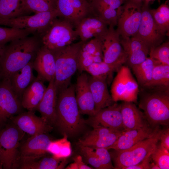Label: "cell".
Segmentation results:
<instances>
[{
	"label": "cell",
	"instance_id": "52",
	"mask_svg": "<svg viewBox=\"0 0 169 169\" xmlns=\"http://www.w3.org/2000/svg\"><path fill=\"white\" fill-rule=\"evenodd\" d=\"M86 0L87 1H88V2H89V3H91V2L93 1V0Z\"/></svg>",
	"mask_w": 169,
	"mask_h": 169
},
{
	"label": "cell",
	"instance_id": "20",
	"mask_svg": "<svg viewBox=\"0 0 169 169\" xmlns=\"http://www.w3.org/2000/svg\"><path fill=\"white\" fill-rule=\"evenodd\" d=\"M52 141L45 133L32 136L22 144L18 149V158H35L48 153L47 147Z\"/></svg>",
	"mask_w": 169,
	"mask_h": 169
},
{
	"label": "cell",
	"instance_id": "36",
	"mask_svg": "<svg viewBox=\"0 0 169 169\" xmlns=\"http://www.w3.org/2000/svg\"><path fill=\"white\" fill-rule=\"evenodd\" d=\"M91 4L96 16L105 22L109 26L111 25L114 27L116 25L117 10L99 3H92Z\"/></svg>",
	"mask_w": 169,
	"mask_h": 169
},
{
	"label": "cell",
	"instance_id": "21",
	"mask_svg": "<svg viewBox=\"0 0 169 169\" xmlns=\"http://www.w3.org/2000/svg\"><path fill=\"white\" fill-rule=\"evenodd\" d=\"M33 67L37 73V77L44 82L54 79L55 63L51 51L42 45L33 62Z\"/></svg>",
	"mask_w": 169,
	"mask_h": 169
},
{
	"label": "cell",
	"instance_id": "9",
	"mask_svg": "<svg viewBox=\"0 0 169 169\" xmlns=\"http://www.w3.org/2000/svg\"><path fill=\"white\" fill-rule=\"evenodd\" d=\"M57 18L40 37L42 45L50 50L71 44L78 37L76 30L69 23Z\"/></svg>",
	"mask_w": 169,
	"mask_h": 169
},
{
	"label": "cell",
	"instance_id": "32",
	"mask_svg": "<svg viewBox=\"0 0 169 169\" xmlns=\"http://www.w3.org/2000/svg\"><path fill=\"white\" fill-rule=\"evenodd\" d=\"M153 19L161 33L167 35L169 30V7L166 4H161L156 9H150Z\"/></svg>",
	"mask_w": 169,
	"mask_h": 169
},
{
	"label": "cell",
	"instance_id": "34",
	"mask_svg": "<svg viewBox=\"0 0 169 169\" xmlns=\"http://www.w3.org/2000/svg\"><path fill=\"white\" fill-rule=\"evenodd\" d=\"M169 88V65L159 64L154 67L151 81L146 89Z\"/></svg>",
	"mask_w": 169,
	"mask_h": 169
},
{
	"label": "cell",
	"instance_id": "17",
	"mask_svg": "<svg viewBox=\"0 0 169 169\" xmlns=\"http://www.w3.org/2000/svg\"><path fill=\"white\" fill-rule=\"evenodd\" d=\"M159 128L153 127L148 124L141 128L124 131L115 142L107 149L115 150L128 149L136 143L154 136L160 130Z\"/></svg>",
	"mask_w": 169,
	"mask_h": 169
},
{
	"label": "cell",
	"instance_id": "46",
	"mask_svg": "<svg viewBox=\"0 0 169 169\" xmlns=\"http://www.w3.org/2000/svg\"><path fill=\"white\" fill-rule=\"evenodd\" d=\"M124 0H93L91 2L102 4L117 10L123 3Z\"/></svg>",
	"mask_w": 169,
	"mask_h": 169
},
{
	"label": "cell",
	"instance_id": "13",
	"mask_svg": "<svg viewBox=\"0 0 169 169\" xmlns=\"http://www.w3.org/2000/svg\"><path fill=\"white\" fill-rule=\"evenodd\" d=\"M21 101L13 90L9 79L0 80V130L12 117L23 112Z\"/></svg>",
	"mask_w": 169,
	"mask_h": 169
},
{
	"label": "cell",
	"instance_id": "25",
	"mask_svg": "<svg viewBox=\"0 0 169 169\" xmlns=\"http://www.w3.org/2000/svg\"><path fill=\"white\" fill-rule=\"evenodd\" d=\"M54 79L49 82L44 95L36 110L40 113L50 125H54L56 117L57 93L54 83Z\"/></svg>",
	"mask_w": 169,
	"mask_h": 169
},
{
	"label": "cell",
	"instance_id": "12",
	"mask_svg": "<svg viewBox=\"0 0 169 169\" xmlns=\"http://www.w3.org/2000/svg\"><path fill=\"white\" fill-rule=\"evenodd\" d=\"M109 26L106 34L99 39L101 44L103 61L120 68L126 63L127 56L121 44L120 35L114 27Z\"/></svg>",
	"mask_w": 169,
	"mask_h": 169
},
{
	"label": "cell",
	"instance_id": "7",
	"mask_svg": "<svg viewBox=\"0 0 169 169\" xmlns=\"http://www.w3.org/2000/svg\"><path fill=\"white\" fill-rule=\"evenodd\" d=\"M58 17L57 10L23 15L8 18H0V25L19 29H26L39 37L49 28L54 20Z\"/></svg>",
	"mask_w": 169,
	"mask_h": 169
},
{
	"label": "cell",
	"instance_id": "45",
	"mask_svg": "<svg viewBox=\"0 0 169 169\" xmlns=\"http://www.w3.org/2000/svg\"><path fill=\"white\" fill-rule=\"evenodd\" d=\"M74 162L66 167L67 169H91L92 167L85 164L82 156L80 155L76 156L74 159Z\"/></svg>",
	"mask_w": 169,
	"mask_h": 169
},
{
	"label": "cell",
	"instance_id": "8",
	"mask_svg": "<svg viewBox=\"0 0 169 169\" xmlns=\"http://www.w3.org/2000/svg\"><path fill=\"white\" fill-rule=\"evenodd\" d=\"M117 9L116 31L122 38L135 36L138 30L142 14V0H124Z\"/></svg>",
	"mask_w": 169,
	"mask_h": 169
},
{
	"label": "cell",
	"instance_id": "6",
	"mask_svg": "<svg viewBox=\"0 0 169 169\" xmlns=\"http://www.w3.org/2000/svg\"><path fill=\"white\" fill-rule=\"evenodd\" d=\"M24 134L13 123L0 130V161L3 168H16L18 147Z\"/></svg>",
	"mask_w": 169,
	"mask_h": 169
},
{
	"label": "cell",
	"instance_id": "38",
	"mask_svg": "<svg viewBox=\"0 0 169 169\" xmlns=\"http://www.w3.org/2000/svg\"><path fill=\"white\" fill-rule=\"evenodd\" d=\"M120 69L102 61L93 63L86 69L85 71L93 77H107L108 75L114 71H118Z\"/></svg>",
	"mask_w": 169,
	"mask_h": 169
},
{
	"label": "cell",
	"instance_id": "1",
	"mask_svg": "<svg viewBox=\"0 0 169 169\" xmlns=\"http://www.w3.org/2000/svg\"><path fill=\"white\" fill-rule=\"evenodd\" d=\"M42 45L40 38L34 35L13 40L5 47L0 61V80L11 76L33 61Z\"/></svg>",
	"mask_w": 169,
	"mask_h": 169
},
{
	"label": "cell",
	"instance_id": "50",
	"mask_svg": "<svg viewBox=\"0 0 169 169\" xmlns=\"http://www.w3.org/2000/svg\"><path fill=\"white\" fill-rule=\"evenodd\" d=\"M5 47H0V61L2 59L4 49Z\"/></svg>",
	"mask_w": 169,
	"mask_h": 169
},
{
	"label": "cell",
	"instance_id": "18",
	"mask_svg": "<svg viewBox=\"0 0 169 169\" xmlns=\"http://www.w3.org/2000/svg\"><path fill=\"white\" fill-rule=\"evenodd\" d=\"M120 107V104L114 103L111 105L100 110L94 115L90 116L88 122L93 128L103 126L125 131L123 127Z\"/></svg>",
	"mask_w": 169,
	"mask_h": 169
},
{
	"label": "cell",
	"instance_id": "37",
	"mask_svg": "<svg viewBox=\"0 0 169 169\" xmlns=\"http://www.w3.org/2000/svg\"><path fill=\"white\" fill-rule=\"evenodd\" d=\"M32 34L26 29L0 27V47H4L8 43Z\"/></svg>",
	"mask_w": 169,
	"mask_h": 169
},
{
	"label": "cell",
	"instance_id": "5",
	"mask_svg": "<svg viewBox=\"0 0 169 169\" xmlns=\"http://www.w3.org/2000/svg\"><path fill=\"white\" fill-rule=\"evenodd\" d=\"M161 130L153 136L145 139L125 150H115L111 154L115 169H125L141 162L152 153L160 140Z\"/></svg>",
	"mask_w": 169,
	"mask_h": 169
},
{
	"label": "cell",
	"instance_id": "11",
	"mask_svg": "<svg viewBox=\"0 0 169 169\" xmlns=\"http://www.w3.org/2000/svg\"><path fill=\"white\" fill-rule=\"evenodd\" d=\"M55 8L58 17L75 29L84 18L95 15L91 3L86 0H55Z\"/></svg>",
	"mask_w": 169,
	"mask_h": 169
},
{
	"label": "cell",
	"instance_id": "22",
	"mask_svg": "<svg viewBox=\"0 0 169 169\" xmlns=\"http://www.w3.org/2000/svg\"><path fill=\"white\" fill-rule=\"evenodd\" d=\"M109 26L96 15L83 19L75 29L81 41L86 42L91 38H100L107 33Z\"/></svg>",
	"mask_w": 169,
	"mask_h": 169
},
{
	"label": "cell",
	"instance_id": "26",
	"mask_svg": "<svg viewBox=\"0 0 169 169\" xmlns=\"http://www.w3.org/2000/svg\"><path fill=\"white\" fill-rule=\"evenodd\" d=\"M120 111L124 130L136 129L149 124L144 114L132 102L124 101Z\"/></svg>",
	"mask_w": 169,
	"mask_h": 169
},
{
	"label": "cell",
	"instance_id": "42",
	"mask_svg": "<svg viewBox=\"0 0 169 169\" xmlns=\"http://www.w3.org/2000/svg\"><path fill=\"white\" fill-rule=\"evenodd\" d=\"M82 49L93 56L100 57L103 59V54L101 41L98 38H94L89 41L85 42Z\"/></svg>",
	"mask_w": 169,
	"mask_h": 169
},
{
	"label": "cell",
	"instance_id": "16",
	"mask_svg": "<svg viewBox=\"0 0 169 169\" xmlns=\"http://www.w3.org/2000/svg\"><path fill=\"white\" fill-rule=\"evenodd\" d=\"M10 120L22 131L31 136L46 133L53 128L44 118L36 115L34 111L23 112Z\"/></svg>",
	"mask_w": 169,
	"mask_h": 169
},
{
	"label": "cell",
	"instance_id": "3",
	"mask_svg": "<svg viewBox=\"0 0 169 169\" xmlns=\"http://www.w3.org/2000/svg\"><path fill=\"white\" fill-rule=\"evenodd\" d=\"M140 99L139 106L148 123L154 127L169 123V88H148Z\"/></svg>",
	"mask_w": 169,
	"mask_h": 169
},
{
	"label": "cell",
	"instance_id": "53",
	"mask_svg": "<svg viewBox=\"0 0 169 169\" xmlns=\"http://www.w3.org/2000/svg\"><path fill=\"white\" fill-rule=\"evenodd\" d=\"M151 0H144V1L147 2H149V1Z\"/></svg>",
	"mask_w": 169,
	"mask_h": 169
},
{
	"label": "cell",
	"instance_id": "41",
	"mask_svg": "<svg viewBox=\"0 0 169 169\" xmlns=\"http://www.w3.org/2000/svg\"><path fill=\"white\" fill-rule=\"evenodd\" d=\"M102 58L100 57L93 56L87 52L83 50L82 47L79 52L78 61V70L80 74L91 65L95 63L102 62Z\"/></svg>",
	"mask_w": 169,
	"mask_h": 169
},
{
	"label": "cell",
	"instance_id": "19",
	"mask_svg": "<svg viewBox=\"0 0 169 169\" xmlns=\"http://www.w3.org/2000/svg\"><path fill=\"white\" fill-rule=\"evenodd\" d=\"M75 97L81 114L90 116L96 113L94 99L89 86L88 75L82 72L78 77L75 85Z\"/></svg>",
	"mask_w": 169,
	"mask_h": 169
},
{
	"label": "cell",
	"instance_id": "4",
	"mask_svg": "<svg viewBox=\"0 0 169 169\" xmlns=\"http://www.w3.org/2000/svg\"><path fill=\"white\" fill-rule=\"evenodd\" d=\"M84 42L81 41L51 50L55 60L54 83L57 95L71 84L72 77L78 70L79 54Z\"/></svg>",
	"mask_w": 169,
	"mask_h": 169
},
{
	"label": "cell",
	"instance_id": "30",
	"mask_svg": "<svg viewBox=\"0 0 169 169\" xmlns=\"http://www.w3.org/2000/svg\"><path fill=\"white\" fill-rule=\"evenodd\" d=\"M160 64L156 60L147 57L141 63L132 66L138 84L143 88H146L151 81L154 67Z\"/></svg>",
	"mask_w": 169,
	"mask_h": 169
},
{
	"label": "cell",
	"instance_id": "24",
	"mask_svg": "<svg viewBox=\"0 0 169 169\" xmlns=\"http://www.w3.org/2000/svg\"><path fill=\"white\" fill-rule=\"evenodd\" d=\"M106 78L88 75L89 86L95 102L96 113L114 103L108 90Z\"/></svg>",
	"mask_w": 169,
	"mask_h": 169
},
{
	"label": "cell",
	"instance_id": "28",
	"mask_svg": "<svg viewBox=\"0 0 169 169\" xmlns=\"http://www.w3.org/2000/svg\"><path fill=\"white\" fill-rule=\"evenodd\" d=\"M63 159L57 158L53 155H45L37 157L18 159L17 168L22 169H56L64 168Z\"/></svg>",
	"mask_w": 169,
	"mask_h": 169
},
{
	"label": "cell",
	"instance_id": "47",
	"mask_svg": "<svg viewBox=\"0 0 169 169\" xmlns=\"http://www.w3.org/2000/svg\"><path fill=\"white\" fill-rule=\"evenodd\" d=\"M151 153L148 154L141 162L135 165L126 167L125 169H150Z\"/></svg>",
	"mask_w": 169,
	"mask_h": 169
},
{
	"label": "cell",
	"instance_id": "51",
	"mask_svg": "<svg viewBox=\"0 0 169 169\" xmlns=\"http://www.w3.org/2000/svg\"><path fill=\"white\" fill-rule=\"evenodd\" d=\"M3 167L0 161V169H3Z\"/></svg>",
	"mask_w": 169,
	"mask_h": 169
},
{
	"label": "cell",
	"instance_id": "2",
	"mask_svg": "<svg viewBox=\"0 0 169 169\" xmlns=\"http://www.w3.org/2000/svg\"><path fill=\"white\" fill-rule=\"evenodd\" d=\"M57 95L54 125L63 135H77L84 129L86 122L80 115L76 99L75 85L71 84Z\"/></svg>",
	"mask_w": 169,
	"mask_h": 169
},
{
	"label": "cell",
	"instance_id": "49",
	"mask_svg": "<svg viewBox=\"0 0 169 169\" xmlns=\"http://www.w3.org/2000/svg\"><path fill=\"white\" fill-rule=\"evenodd\" d=\"M150 169H160L158 166L155 163H150Z\"/></svg>",
	"mask_w": 169,
	"mask_h": 169
},
{
	"label": "cell",
	"instance_id": "10",
	"mask_svg": "<svg viewBox=\"0 0 169 169\" xmlns=\"http://www.w3.org/2000/svg\"><path fill=\"white\" fill-rule=\"evenodd\" d=\"M139 92L138 84L130 69L126 66H122L118 71L111 86V95L113 101L136 102Z\"/></svg>",
	"mask_w": 169,
	"mask_h": 169
},
{
	"label": "cell",
	"instance_id": "31",
	"mask_svg": "<svg viewBox=\"0 0 169 169\" xmlns=\"http://www.w3.org/2000/svg\"><path fill=\"white\" fill-rule=\"evenodd\" d=\"M68 136L63 134V137L55 141L52 140L47 147L48 153L58 159H65L71 154V144L68 140Z\"/></svg>",
	"mask_w": 169,
	"mask_h": 169
},
{
	"label": "cell",
	"instance_id": "14",
	"mask_svg": "<svg viewBox=\"0 0 169 169\" xmlns=\"http://www.w3.org/2000/svg\"><path fill=\"white\" fill-rule=\"evenodd\" d=\"M148 3L145 1L142 3L141 22L137 32L134 36L143 41L150 49L162 43L165 36L161 33L155 23Z\"/></svg>",
	"mask_w": 169,
	"mask_h": 169
},
{
	"label": "cell",
	"instance_id": "40",
	"mask_svg": "<svg viewBox=\"0 0 169 169\" xmlns=\"http://www.w3.org/2000/svg\"><path fill=\"white\" fill-rule=\"evenodd\" d=\"M151 159L160 169H169V150L161 144H157L151 155Z\"/></svg>",
	"mask_w": 169,
	"mask_h": 169
},
{
	"label": "cell",
	"instance_id": "27",
	"mask_svg": "<svg viewBox=\"0 0 169 169\" xmlns=\"http://www.w3.org/2000/svg\"><path fill=\"white\" fill-rule=\"evenodd\" d=\"M44 82L38 77L25 89L22 95L21 103L23 108L28 111L36 110L41 100L47 87Z\"/></svg>",
	"mask_w": 169,
	"mask_h": 169
},
{
	"label": "cell",
	"instance_id": "29",
	"mask_svg": "<svg viewBox=\"0 0 169 169\" xmlns=\"http://www.w3.org/2000/svg\"><path fill=\"white\" fill-rule=\"evenodd\" d=\"M33 61L14 73L9 79L13 90L21 100L24 90L36 78L33 73Z\"/></svg>",
	"mask_w": 169,
	"mask_h": 169
},
{
	"label": "cell",
	"instance_id": "48",
	"mask_svg": "<svg viewBox=\"0 0 169 169\" xmlns=\"http://www.w3.org/2000/svg\"><path fill=\"white\" fill-rule=\"evenodd\" d=\"M161 144L169 150V129L161 130L160 137Z\"/></svg>",
	"mask_w": 169,
	"mask_h": 169
},
{
	"label": "cell",
	"instance_id": "44",
	"mask_svg": "<svg viewBox=\"0 0 169 169\" xmlns=\"http://www.w3.org/2000/svg\"><path fill=\"white\" fill-rule=\"evenodd\" d=\"M94 150L103 169H115L112 162L110 154L108 149L105 148H98Z\"/></svg>",
	"mask_w": 169,
	"mask_h": 169
},
{
	"label": "cell",
	"instance_id": "39",
	"mask_svg": "<svg viewBox=\"0 0 169 169\" xmlns=\"http://www.w3.org/2000/svg\"><path fill=\"white\" fill-rule=\"evenodd\" d=\"M150 57L156 60L161 64L169 65V42L162 43L149 50Z\"/></svg>",
	"mask_w": 169,
	"mask_h": 169
},
{
	"label": "cell",
	"instance_id": "23",
	"mask_svg": "<svg viewBox=\"0 0 169 169\" xmlns=\"http://www.w3.org/2000/svg\"><path fill=\"white\" fill-rule=\"evenodd\" d=\"M120 42L127 56L126 63L131 67L141 63L147 57L150 48L138 38H120Z\"/></svg>",
	"mask_w": 169,
	"mask_h": 169
},
{
	"label": "cell",
	"instance_id": "33",
	"mask_svg": "<svg viewBox=\"0 0 169 169\" xmlns=\"http://www.w3.org/2000/svg\"><path fill=\"white\" fill-rule=\"evenodd\" d=\"M54 9L55 0H23L22 3L23 15L29 12L36 13Z\"/></svg>",
	"mask_w": 169,
	"mask_h": 169
},
{
	"label": "cell",
	"instance_id": "35",
	"mask_svg": "<svg viewBox=\"0 0 169 169\" xmlns=\"http://www.w3.org/2000/svg\"><path fill=\"white\" fill-rule=\"evenodd\" d=\"M23 0H0V18H8L23 15Z\"/></svg>",
	"mask_w": 169,
	"mask_h": 169
},
{
	"label": "cell",
	"instance_id": "15",
	"mask_svg": "<svg viewBox=\"0 0 169 169\" xmlns=\"http://www.w3.org/2000/svg\"><path fill=\"white\" fill-rule=\"evenodd\" d=\"M103 126L94 128L84 138L79 139L80 146H87L94 149L98 148H107L116 141L123 131Z\"/></svg>",
	"mask_w": 169,
	"mask_h": 169
},
{
	"label": "cell",
	"instance_id": "43",
	"mask_svg": "<svg viewBox=\"0 0 169 169\" xmlns=\"http://www.w3.org/2000/svg\"><path fill=\"white\" fill-rule=\"evenodd\" d=\"M81 147V151L86 161L96 169H103L94 150L87 146Z\"/></svg>",
	"mask_w": 169,
	"mask_h": 169
}]
</instances>
